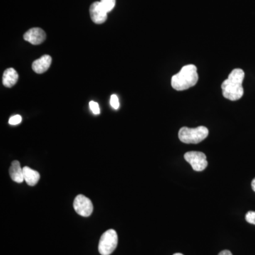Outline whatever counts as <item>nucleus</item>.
Wrapping results in <instances>:
<instances>
[{
	"label": "nucleus",
	"instance_id": "20e7f679",
	"mask_svg": "<svg viewBox=\"0 0 255 255\" xmlns=\"http://www.w3.org/2000/svg\"><path fill=\"white\" fill-rule=\"evenodd\" d=\"M118 245V236L113 229L108 230L103 233L99 243V252L102 255L112 254Z\"/></svg>",
	"mask_w": 255,
	"mask_h": 255
},
{
	"label": "nucleus",
	"instance_id": "423d86ee",
	"mask_svg": "<svg viewBox=\"0 0 255 255\" xmlns=\"http://www.w3.org/2000/svg\"><path fill=\"white\" fill-rule=\"evenodd\" d=\"M73 207L77 214L83 217H88L93 212L94 207L91 200L82 194L75 198Z\"/></svg>",
	"mask_w": 255,
	"mask_h": 255
},
{
	"label": "nucleus",
	"instance_id": "39448f33",
	"mask_svg": "<svg viewBox=\"0 0 255 255\" xmlns=\"http://www.w3.org/2000/svg\"><path fill=\"white\" fill-rule=\"evenodd\" d=\"M184 159L191 164L193 169L196 172H201L207 167L208 162L205 154L201 152L191 151L184 154Z\"/></svg>",
	"mask_w": 255,
	"mask_h": 255
},
{
	"label": "nucleus",
	"instance_id": "4468645a",
	"mask_svg": "<svg viewBox=\"0 0 255 255\" xmlns=\"http://www.w3.org/2000/svg\"><path fill=\"white\" fill-rule=\"evenodd\" d=\"M90 110H92L94 114L97 115V114H100V106H99L98 103H97V102L91 101L90 102Z\"/></svg>",
	"mask_w": 255,
	"mask_h": 255
},
{
	"label": "nucleus",
	"instance_id": "1a4fd4ad",
	"mask_svg": "<svg viewBox=\"0 0 255 255\" xmlns=\"http://www.w3.org/2000/svg\"><path fill=\"white\" fill-rule=\"evenodd\" d=\"M52 58L50 55H44L39 59L35 60L32 64V69L36 73H44L49 69L51 65Z\"/></svg>",
	"mask_w": 255,
	"mask_h": 255
},
{
	"label": "nucleus",
	"instance_id": "f8f14e48",
	"mask_svg": "<svg viewBox=\"0 0 255 255\" xmlns=\"http://www.w3.org/2000/svg\"><path fill=\"white\" fill-rule=\"evenodd\" d=\"M23 179L28 185H36L40 179V174L36 170H33L28 167H24L23 168Z\"/></svg>",
	"mask_w": 255,
	"mask_h": 255
},
{
	"label": "nucleus",
	"instance_id": "ddd939ff",
	"mask_svg": "<svg viewBox=\"0 0 255 255\" xmlns=\"http://www.w3.org/2000/svg\"><path fill=\"white\" fill-rule=\"evenodd\" d=\"M100 2L107 12L108 13L110 12L115 6L116 0H101Z\"/></svg>",
	"mask_w": 255,
	"mask_h": 255
},
{
	"label": "nucleus",
	"instance_id": "9b49d317",
	"mask_svg": "<svg viewBox=\"0 0 255 255\" xmlns=\"http://www.w3.org/2000/svg\"><path fill=\"white\" fill-rule=\"evenodd\" d=\"M9 174L11 179L16 183H22L23 179V169H21V164L17 160L13 161L9 168Z\"/></svg>",
	"mask_w": 255,
	"mask_h": 255
},
{
	"label": "nucleus",
	"instance_id": "0eeeda50",
	"mask_svg": "<svg viewBox=\"0 0 255 255\" xmlns=\"http://www.w3.org/2000/svg\"><path fill=\"white\" fill-rule=\"evenodd\" d=\"M90 16L92 21L97 24L105 23L107 19V12L100 1H95L90 9Z\"/></svg>",
	"mask_w": 255,
	"mask_h": 255
},
{
	"label": "nucleus",
	"instance_id": "f03ea898",
	"mask_svg": "<svg viewBox=\"0 0 255 255\" xmlns=\"http://www.w3.org/2000/svg\"><path fill=\"white\" fill-rule=\"evenodd\" d=\"M198 80L197 68L194 65H187L172 77L171 84L177 91H184L194 87Z\"/></svg>",
	"mask_w": 255,
	"mask_h": 255
},
{
	"label": "nucleus",
	"instance_id": "6ab92c4d",
	"mask_svg": "<svg viewBox=\"0 0 255 255\" xmlns=\"http://www.w3.org/2000/svg\"><path fill=\"white\" fill-rule=\"evenodd\" d=\"M252 188H253V191L255 192V178L253 179V182H252Z\"/></svg>",
	"mask_w": 255,
	"mask_h": 255
},
{
	"label": "nucleus",
	"instance_id": "6e6552de",
	"mask_svg": "<svg viewBox=\"0 0 255 255\" xmlns=\"http://www.w3.org/2000/svg\"><path fill=\"white\" fill-rule=\"evenodd\" d=\"M46 38V32L41 28H32L23 35V39L33 45L41 44Z\"/></svg>",
	"mask_w": 255,
	"mask_h": 255
},
{
	"label": "nucleus",
	"instance_id": "9d476101",
	"mask_svg": "<svg viewBox=\"0 0 255 255\" xmlns=\"http://www.w3.org/2000/svg\"><path fill=\"white\" fill-rule=\"evenodd\" d=\"M18 80L17 72L14 68H8L3 74L2 83L6 87H12Z\"/></svg>",
	"mask_w": 255,
	"mask_h": 255
},
{
	"label": "nucleus",
	"instance_id": "aec40b11",
	"mask_svg": "<svg viewBox=\"0 0 255 255\" xmlns=\"http://www.w3.org/2000/svg\"><path fill=\"white\" fill-rule=\"evenodd\" d=\"M173 255H184L181 254V253H175V254H174Z\"/></svg>",
	"mask_w": 255,
	"mask_h": 255
},
{
	"label": "nucleus",
	"instance_id": "dca6fc26",
	"mask_svg": "<svg viewBox=\"0 0 255 255\" xmlns=\"http://www.w3.org/2000/svg\"><path fill=\"white\" fill-rule=\"evenodd\" d=\"M110 103L114 110H118L119 108V100L117 95H112V97H111Z\"/></svg>",
	"mask_w": 255,
	"mask_h": 255
},
{
	"label": "nucleus",
	"instance_id": "f257e3e1",
	"mask_svg": "<svg viewBox=\"0 0 255 255\" xmlns=\"http://www.w3.org/2000/svg\"><path fill=\"white\" fill-rule=\"evenodd\" d=\"M245 78V73L242 69H234L227 80L221 85L223 97L231 101H238L244 95L243 82Z\"/></svg>",
	"mask_w": 255,
	"mask_h": 255
},
{
	"label": "nucleus",
	"instance_id": "2eb2a0df",
	"mask_svg": "<svg viewBox=\"0 0 255 255\" xmlns=\"http://www.w3.org/2000/svg\"><path fill=\"white\" fill-rule=\"evenodd\" d=\"M247 222L255 225V211H249L246 216Z\"/></svg>",
	"mask_w": 255,
	"mask_h": 255
},
{
	"label": "nucleus",
	"instance_id": "7ed1b4c3",
	"mask_svg": "<svg viewBox=\"0 0 255 255\" xmlns=\"http://www.w3.org/2000/svg\"><path fill=\"white\" fill-rule=\"evenodd\" d=\"M209 133V129L205 127H182L179 131V138L184 143L196 144L205 140Z\"/></svg>",
	"mask_w": 255,
	"mask_h": 255
},
{
	"label": "nucleus",
	"instance_id": "f3484780",
	"mask_svg": "<svg viewBox=\"0 0 255 255\" xmlns=\"http://www.w3.org/2000/svg\"><path fill=\"white\" fill-rule=\"evenodd\" d=\"M21 120H22V118H21V116L20 115H15L11 117V118L9 119V124L10 125H17V124L21 123Z\"/></svg>",
	"mask_w": 255,
	"mask_h": 255
},
{
	"label": "nucleus",
	"instance_id": "a211bd4d",
	"mask_svg": "<svg viewBox=\"0 0 255 255\" xmlns=\"http://www.w3.org/2000/svg\"><path fill=\"white\" fill-rule=\"evenodd\" d=\"M218 255H233V254L231 251L226 250V251H221Z\"/></svg>",
	"mask_w": 255,
	"mask_h": 255
}]
</instances>
